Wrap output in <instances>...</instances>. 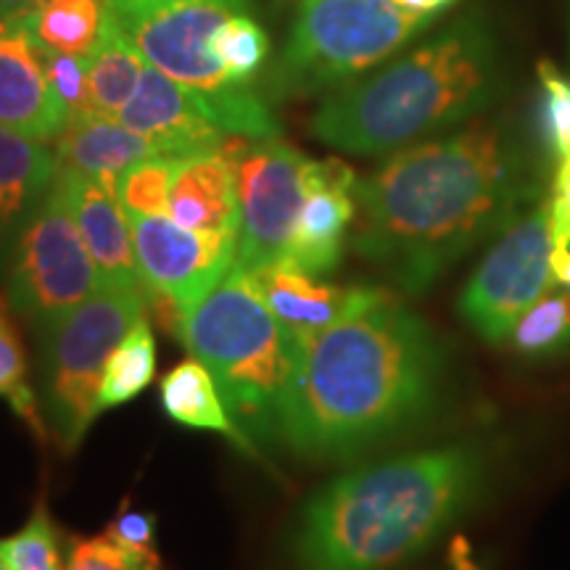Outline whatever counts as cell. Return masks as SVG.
I'll list each match as a JSON object with an SVG mask.
<instances>
[{
    "label": "cell",
    "instance_id": "cell-21",
    "mask_svg": "<svg viewBox=\"0 0 570 570\" xmlns=\"http://www.w3.org/2000/svg\"><path fill=\"white\" fill-rule=\"evenodd\" d=\"M59 169L56 142L0 127V204L6 223L38 204L51 190Z\"/></svg>",
    "mask_w": 570,
    "mask_h": 570
},
{
    "label": "cell",
    "instance_id": "cell-23",
    "mask_svg": "<svg viewBox=\"0 0 570 570\" xmlns=\"http://www.w3.org/2000/svg\"><path fill=\"white\" fill-rule=\"evenodd\" d=\"M104 0H46L27 32L42 51L88 59L104 32Z\"/></svg>",
    "mask_w": 570,
    "mask_h": 570
},
{
    "label": "cell",
    "instance_id": "cell-20",
    "mask_svg": "<svg viewBox=\"0 0 570 570\" xmlns=\"http://www.w3.org/2000/svg\"><path fill=\"white\" fill-rule=\"evenodd\" d=\"M159 396L164 412H167L175 423L196 428V431L219 433V436L233 441V444L244 454H248V458L262 460L252 436L235 423L230 410L225 407L223 394H219L209 370H206L196 356L177 362V365L161 377Z\"/></svg>",
    "mask_w": 570,
    "mask_h": 570
},
{
    "label": "cell",
    "instance_id": "cell-33",
    "mask_svg": "<svg viewBox=\"0 0 570 570\" xmlns=\"http://www.w3.org/2000/svg\"><path fill=\"white\" fill-rule=\"evenodd\" d=\"M154 533H156V515L140 510H122L111 520L106 537H111L125 550H130L140 558H159L154 550Z\"/></svg>",
    "mask_w": 570,
    "mask_h": 570
},
{
    "label": "cell",
    "instance_id": "cell-28",
    "mask_svg": "<svg viewBox=\"0 0 570 570\" xmlns=\"http://www.w3.org/2000/svg\"><path fill=\"white\" fill-rule=\"evenodd\" d=\"M0 566L9 570H67L61 537L46 504L32 510L24 529L0 539Z\"/></svg>",
    "mask_w": 570,
    "mask_h": 570
},
{
    "label": "cell",
    "instance_id": "cell-37",
    "mask_svg": "<svg viewBox=\"0 0 570 570\" xmlns=\"http://www.w3.org/2000/svg\"><path fill=\"white\" fill-rule=\"evenodd\" d=\"M449 562H452L454 570H481L479 566H475L468 539H462V537L454 539L452 547H449Z\"/></svg>",
    "mask_w": 570,
    "mask_h": 570
},
{
    "label": "cell",
    "instance_id": "cell-6",
    "mask_svg": "<svg viewBox=\"0 0 570 570\" xmlns=\"http://www.w3.org/2000/svg\"><path fill=\"white\" fill-rule=\"evenodd\" d=\"M106 19L142 59L202 98L227 135L281 138L267 98L252 85H233L212 51L217 27L244 11V0H104Z\"/></svg>",
    "mask_w": 570,
    "mask_h": 570
},
{
    "label": "cell",
    "instance_id": "cell-30",
    "mask_svg": "<svg viewBox=\"0 0 570 570\" xmlns=\"http://www.w3.org/2000/svg\"><path fill=\"white\" fill-rule=\"evenodd\" d=\"M541 132L558 161L570 159V77L550 61L539 63Z\"/></svg>",
    "mask_w": 570,
    "mask_h": 570
},
{
    "label": "cell",
    "instance_id": "cell-5",
    "mask_svg": "<svg viewBox=\"0 0 570 570\" xmlns=\"http://www.w3.org/2000/svg\"><path fill=\"white\" fill-rule=\"evenodd\" d=\"M177 338L209 370L225 407L254 444L277 441L296 338L259 296L252 275L233 265L183 317Z\"/></svg>",
    "mask_w": 570,
    "mask_h": 570
},
{
    "label": "cell",
    "instance_id": "cell-24",
    "mask_svg": "<svg viewBox=\"0 0 570 570\" xmlns=\"http://www.w3.org/2000/svg\"><path fill=\"white\" fill-rule=\"evenodd\" d=\"M156 375V338L148 320L132 325V331L119 341L106 360L101 389H98V410L122 407L151 386Z\"/></svg>",
    "mask_w": 570,
    "mask_h": 570
},
{
    "label": "cell",
    "instance_id": "cell-12",
    "mask_svg": "<svg viewBox=\"0 0 570 570\" xmlns=\"http://www.w3.org/2000/svg\"><path fill=\"white\" fill-rule=\"evenodd\" d=\"M130 225L148 306H156L164 327L177 336L183 317L233 269L238 238L188 230L169 214L130 217Z\"/></svg>",
    "mask_w": 570,
    "mask_h": 570
},
{
    "label": "cell",
    "instance_id": "cell-35",
    "mask_svg": "<svg viewBox=\"0 0 570 570\" xmlns=\"http://www.w3.org/2000/svg\"><path fill=\"white\" fill-rule=\"evenodd\" d=\"M550 204H552L554 217L568 219V223H570V159L560 161L558 175H554Z\"/></svg>",
    "mask_w": 570,
    "mask_h": 570
},
{
    "label": "cell",
    "instance_id": "cell-25",
    "mask_svg": "<svg viewBox=\"0 0 570 570\" xmlns=\"http://www.w3.org/2000/svg\"><path fill=\"white\" fill-rule=\"evenodd\" d=\"M508 344L512 352L531 362L562 356L570 348V288L550 291L518 320Z\"/></svg>",
    "mask_w": 570,
    "mask_h": 570
},
{
    "label": "cell",
    "instance_id": "cell-38",
    "mask_svg": "<svg viewBox=\"0 0 570 570\" xmlns=\"http://www.w3.org/2000/svg\"><path fill=\"white\" fill-rule=\"evenodd\" d=\"M554 281L570 288V248H552Z\"/></svg>",
    "mask_w": 570,
    "mask_h": 570
},
{
    "label": "cell",
    "instance_id": "cell-3",
    "mask_svg": "<svg viewBox=\"0 0 570 570\" xmlns=\"http://www.w3.org/2000/svg\"><path fill=\"white\" fill-rule=\"evenodd\" d=\"M487 479L479 444L420 449L338 475L306 502L298 570H391L417 558L470 510Z\"/></svg>",
    "mask_w": 570,
    "mask_h": 570
},
{
    "label": "cell",
    "instance_id": "cell-8",
    "mask_svg": "<svg viewBox=\"0 0 570 570\" xmlns=\"http://www.w3.org/2000/svg\"><path fill=\"white\" fill-rule=\"evenodd\" d=\"M146 291L104 285L42 331V415L63 452L98 417V389L114 348L146 317Z\"/></svg>",
    "mask_w": 570,
    "mask_h": 570
},
{
    "label": "cell",
    "instance_id": "cell-2",
    "mask_svg": "<svg viewBox=\"0 0 570 570\" xmlns=\"http://www.w3.org/2000/svg\"><path fill=\"white\" fill-rule=\"evenodd\" d=\"M296 338L277 441L306 460H348L436 407L444 352L425 320L389 291Z\"/></svg>",
    "mask_w": 570,
    "mask_h": 570
},
{
    "label": "cell",
    "instance_id": "cell-11",
    "mask_svg": "<svg viewBox=\"0 0 570 570\" xmlns=\"http://www.w3.org/2000/svg\"><path fill=\"white\" fill-rule=\"evenodd\" d=\"M223 151L233 161L238 190L240 230L235 267L254 273L288 254L309 159L281 138L254 140L230 135Z\"/></svg>",
    "mask_w": 570,
    "mask_h": 570
},
{
    "label": "cell",
    "instance_id": "cell-40",
    "mask_svg": "<svg viewBox=\"0 0 570 570\" xmlns=\"http://www.w3.org/2000/svg\"><path fill=\"white\" fill-rule=\"evenodd\" d=\"M0 570H9V568H3V566H0Z\"/></svg>",
    "mask_w": 570,
    "mask_h": 570
},
{
    "label": "cell",
    "instance_id": "cell-26",
    "mask_svg": "<svg viewBox=\"0 0 570 570\" xmlns=\"http://www.w3.org/2000/svg\"><path fill=\"white\" fill-rule=\"evenodd\" d=\"M212 51L227 80L233 85H252L267 63L269 38L265 27L244 9L217 27L212 38Z\"/></svg>",
    "mask_w": 570,
    "mask_h": 570
},
{
    "label": "cell",
    "instance_id": "cell-1",
    "mask_svg": "<svg viewBox=\"0 0 570 570\" xmlns=\"http://www.w3.org/2000/svg\"><path fill=\"white\" fill-rule=\"evenodd\" d=\"M354 194L352 248L420 296L497 238L541 188L523 135L499 114L389 154Z\"/></svg>",
    "mask_w": 570,
    "mask_h": 570
},
{
    "label": "cell",
    "instance_id": "cell-32",
    "mask_svg": "<svg viewBox=\"0 0 570 570\" xmlns=\"http://www.w3.org/2000/svg\"><path fill=\"white\" fill-rule=\"evenodd\" d=\"M42 53H46L48 80H51L61 104L67 106L69 119L75 117V114L88 111V63H85V59H75V56H61L51 51Z\"/></svg>",
    "mask_w": 570,
    "mask_h": 570
},
{
    "label": "cell",
    "instance_id": "cell-15",
    "mask_svg": "<svg viewBox=\"0 0 570 570\" xmlns=\"http://www.w3.org/2000/svg\"><path fill=\"white\" fill-rule=\"evenodd\" d=\"M69 111L48 80L46 53L27 30L0 32V127L56 142Z\"/></svg>",
    "mask_w": 570,
    "mask_h": 570
},
{
    "label": "cell",
    "instance_id": "cell-7",
    "mask_svg": "<svg viewBox=\"0 0 570 570\" xmlns=\"http://www.w3.org/2000/svg\"><path fill=\"white\" fill-rule=\"evenodd\" d=\"M431 27L399 0H302L265 77V98L325 96L394 59Z\"/></svg>",
    "mask_w": 570,
    "mask_h": 570
},
{
    "label": "cell",
    "instance_id": "cell-31",
    "mask_svg": "<svg viewBox=\"0 0 570 570\" xmlns=\"http://www.w3.org/2000/svg\"><path fill=\"white\" fill-rule=\"evenodd\" d=\"M67 570H161V562L159 558H140L101 533L71 544Z\"/></svg>",
    "mask_w": 570,
    "mask_h": 570
},
{
    "label": "cell",
    "instance_id": "cell-19",
    "mask_svg": "<svg viewBox=\"0 0 570 570\" xmlns=\"http://www.w3.org/2000/svg\"><path fill=\"white\" fill-rule=\"evenodd\" d=\"M61 169L85 175L117 194V183L132 164L159 151L151 140L127 127L119 117L82 111L69 119L67 130L56 140Z\"/></svg>",
    "mask_w": 570,
    "mask_h": 570
},
{
    "label": "cell",
    "instance_id": "cell-4",
    "mask_svg": "<svg viewBox=\"0 0 570 570\" xmlns=\"http://www.w3.org/2000/svg\"><path fill=\"white\" fill-rule=\"evenodd\" d=\"M502 88L494 24L483 9H470L377 69L325 92L309 132L336 151L389 156L483 117Z\"/></svg>",
    "mask_w": 570,
    "mask_h": 570
},
{
    "label": "cell",
    "instance_id": "cell-27",
    "mask_svg": "<svg viewBox=\"0 0 570 570\" xmlns=\"http://www.w3.org/2000/svg\"><path fill=\"white\" fill-rule=\"evenodd\" d=\"M0 396L11 404V410L38 433L42 441L48 433L42 404L30 386V365H27V348L21 341L19 327L11 323L6 309L0 306Z\"/></svg>",
    "mask_w": 570,
    "mask_h": 570
},
{
    "label": "cell",
    "instance_id": "cell-16",
    "mask_svg": "<svg viewBox=\"0 0 570 570\" xmlns=\"http://www.w3.org/2000/svg\"><path fill=\"white\" fill-rule=\"evenodd\" d=\"M59 185L104 285L146 291L135 254L132 225L117 194L90 177L59 169Z\"/></svg>",
    "mask_w": 570,
    "mask_h": 570
},
{
    "label": "cell",
    "instance_id": "cell-34",
    "mask_svg": "<svg viewBox=\"0 0 570 570\" xmlns=\"http://www.w3.org/2000/svg\"><path fill=\"white\" fill-rule=\"evenodd\" d=\"M46 0H0V32L27 30Z\"/></svg>",
    "mask_w": 570,
    "mask_h": 570
},
{
    "label": "cell",
    "instance_id": "cell-29",
    "mask_svg": "<svg viewBox=\"0 0 570 570\" xmlns=\"http://www.w3.org/2000/svg\"><path fill=\"white\" fill-rule=\"evenodd\" d=\"M180 159L175 156H148L132 164L117 183V198L127 217H156L169 214V190Z\"/></svg>",
    "mask_w": 570,
    "mask_h": 570
},
{
    "label": "cell",
    "instance_id": "cell-18",
    "mask_svg": "<svg viewBox=\"0 0 570 570\" xmlns=\"http://www.w3.org/2000/svg\"><path fill=\"white\" fill-rule=\"evenodd\" d=\"M169 217L188 230L238 238V190L225 151L180 159L169 190Z\"/></svg>",
    "mask_w": 570,
    "mask_h": 570
},
{
    "label": "cell",
    "instance_id": "cell-13",
    "mask_svg": "<svg viewBox=\"0 0 570 570\" xmlns=\"http://www.w3.org/2000/svg\"><path fill=\"white\" fill-rule=\"evenodd\" d=\"M354 169L341 159H309L304 169V202L298 209L288 256L306 273L323 277L341 265L356 223Z\"/></svg>",
    "mask_w": 570,
    "mask_h": 570
},
{
    "label": "cell",
    "instance_id": "cell-10",
    "mask_svg": "<svg viewBox=\"0 0 570 570\" xmlns=\"http://www.w3.org/2000/svg\"><path fill=\"white\" fill-rule=\"evenodd\" d=\"M98 288L101 275L56 177L19 235L9 306L42 333Z\"/></svg>",
    "mask_w": 570,
    "mask_h": 570
},
{
    "label": "cell",
    "instance_id": "cell-39",
    "mask_svg": "<svg viewBox=\"0 0 570 570\" xmlns=\"http://www.w3.org/2000/svg\"><path fill=\"white\" fill-rule=\"evenodd\" d=\"M6 225V219H3V204H0V227Z\"/></svg>",
    "mask_w": 570,
    "mask_h": 570
},
{
    "label": "cell",
    "instance_id": "cell-9",
    "mask_svg": "<svg viewBox=\"0 0 570 570\" xmlns=\"http://www.w3.org/2000/svg\"><path fill=\"white\" fill-rule=\"evenodd\" d=\"M552 204L539 196L497 235L460 294V315L491 346L508 344L518 320L554 288Z\"/></svg>",
    "mask_w": 570,
    "mask_h": 570
},
{
    "label": "cell",
    "instance_id": "cell-17",
    "mask_svg": "<svg viewBox=\"0 0 570 570\" xmlns=\"http://www.w3.org/2000/svg\"><path fill=\"white\" fill-rule=\"evenodd\" d=\"M248 275H252L259 296L273 309V315L294 336L323 331L375 294V288H370V285L344 288V285L320 281L288 254Z\"/></svg>",
    "mask_w": 570,
    "mask_h": 570
},
{
    "label": "cell",
    "instance_id": "cell-14",
    "mask_svg": "<svg viewBox=\"0 0 570 570\" xmlns=\"http://www.w3.org/2000/svg\"><path fill=\"white\" fill-rule=\"evenodd\" d=\"M119 119L151 140V146L164 156L188 159L212 151H223L227 135L212 119L202 98L194 90L183 88L159 69L148 63L142 71L132 101L125 106Z\"/></svg>",
    "mask_w": 570,
    "mask_h": 570
},
{
    "label": "cell",
    "instance_id": "cell-36",
    "mask_svg": "<svg viewBox=\"0 0 570 570\" xmlns=\"http://www.w3.org/2000/svg\"><path fill=\"white\" fill-rule=\"evenodd\" d=\"M399 3L407 6L410 11H415L420 17H425L428 21L436 24V21L444 17L446 11H452L460 0H399Z\"/></svg>",
    "mask_w": 570,
    "mask_h": 570
},
{
    "label": "cell",
    "instance_id": "cell-22",
    "mask_svg": "<svg viewBox=\"0 0 570 570\" xmlns=\"http://www.w3.org/2000/svg\"><path fill=\"white\" fill-rule=\"evenodd\" d=\"M85 63H88V111L119 117L132 101L148 61L127 40V35L106 19L101 38Z\"/></svg>",
    "mask_w": 570,
    "mask_h": 570
}]
</instances>
